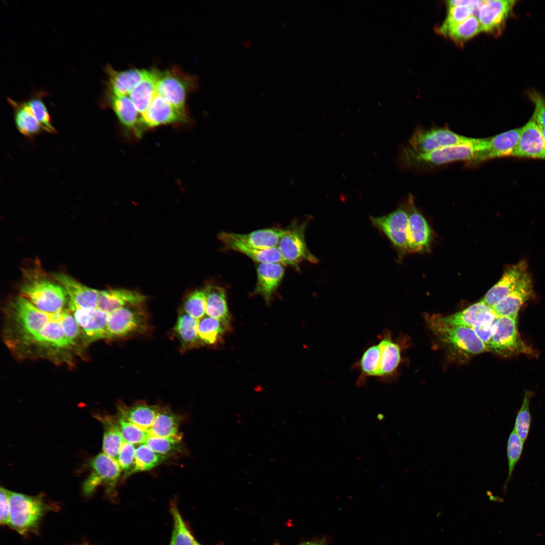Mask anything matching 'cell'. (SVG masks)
Segmentation results:
<instances>
[{"mask_svg":"<svg viewBox=\"0 0 545 545\" xmlns=\"http://www.w3.org/2000/svg\"><path fill=\"white\" fill-rule=\"evenodd\" d=\"M198 320L184 311L179 315L174 331L183 349H190L201 344L198 335Z\"/></svg>","mask_w":545,"mask_h":545,"instance_id":"obj_34","label":"cell"},{"mask_svg":"<svg viewBox=\"0 0 545 545\" xmlns=\"http://www.w3.org/2000/svg\"><path fill=\"white\" fill-rule=\"evenodd\" d=\"M104 97L122 125L140 137L145 128L140 114L129 97L105 92Z\"/></svg>","mask_w":545,"mask_h":545,"instance_id":"obj_21","label":"cell"},{"mask_svg":"<svg viewBox=\"0 0 545 545\" xmlns=\"http://www.w3.org/2000/svg\"><path fill=\"white\" fill-rule=\"evenodd\" d=\"M218 238L228 249L241 252L255 262L259 263L274 262L284 264L278 247L268 249L255 248L243 245L220 236H218Z\"/></svg>","mask_w":545,"mask_h":545,"instance_id":"obj_31","label":"cell"},{"mask_svg":"<svg viewBox=\"0 0 545 545\" xmlns=\"http://www.w3.org/2000/svg\"><path fill=\"white\" fill-rule=\"evenodd\" d=\"M284 229L271 228L258 230L248 234L222 232L218 234L243 245L259 249L277 247Z\"/></svg>","mask_w":545,"mask_h":545,"instance_id":"obj_23","label":"cell"},{"mask_svg":"<svg viewBox=\"0 0 545 545\" xmlns=\"http://www.w3.org/2000/svg\"><path fill=\"white\" fill-rule=\"evenodd\" d=\"M498 318V316L492 309L484 313L472 328L480 340L485 345L487 350Z\"/></svg>","mask_w":545,"mask_h":545,"instance_id":"obj_48","label":"cell"},{"mask_svg":"<svg viewBox=\"0 0 545 545\" xmlns=\"http://www.w3.org/2000/svg\"><path fill=\"white\" fill-rule=\"evenodd\" d=\"M229 327V324L222 320L204 316L198 320V335L202 344L216 343Z\"/></svg>","mask_w":545,"mask_h":545,"instance_id":"obj_37","label":"cell"},{"mask_svg":"<svg viewBox=\"0 0 545 545\" xmlns=\"http://www.w3.org/2000/svg\"><path fill=\"white\" fill-rule=\"evenodd\" d=\"M9 490L2 486L0 488V523L9 525L10 514Z\"/></svg>","mask_w":545,"mask_h":545,"instance_id":"obj_52","label":"cell"},{"mask_svg":"<svg viewBox=\"0 0 545 545\" xmlns=\"http://www.w3.org/2000/svg\"><path fill=\"white\" fill-rule=\"evenodd\" d=\"M299 545H324V544L320 542H306L302 543H301V544H300Z\"/></svg>","mask_w":545,"mask_h":545,"instance_id":"obj_54","label":"cell"},{"mask_svg":"<svg viewBox=\"0 0 545 545\" xmlns=\"http://www.w3.org/2000/svg\"><path fill=\"white\" fill-rule=\"evenodd\" d=\"M182 435L180 434L169 437L151 435L145 443L154 452L167 456L180 448Z\"/></svg>","mask_w":545,"mask_h":545,"instance_id":"obj_45","label":"cell"},{"mask_svg":"<svg viewBox=\"0 0 545 545\" xmlns=\"http://www.w3.org/2000/svg\"><path fill=\"white\" fill-rule=\"evenodd\" d=\"M59 314H53L45 327L12 353L21 359L42 358L58 363L70 362L71 353L78 351L66 338Z\"/></svg>","mask_w":545,"mask_h":545,"instance_id":"obj_2","label":"cell"},{"mask_svg":"<svg viewBox=\"0 0 545 545\" xmlns=\"http://www.w3.org/2000/svg\"><path fill=\"white\" fill-rule=\"evenodd\" d=\"M372 225L382 232L402 254L409 252L407 244L408 215L404 206L382 216H370Z\"/></svg>","mask_w":545,"mask_h":545,"instance_id":"obj_13","label":"cell"},{"mask_svg":"<svg viewBox=\"0 0 545 545\" xmlns=\"http://www.w3.org/2000/svg\"><path fill=\"white\" fill-rule=\"evenodd\" d=\"M9 525L19 534L37 533L44 516L59 507L48 502L42 494L32 496L9 490Z\"/></svg>","mask_w":545,"mask_h":545,"instance_id":"obj_4","label":"cell"},{"mask_svg":"<svg viewBox=\"0 0 545 545\" xmlns=\"http://www.w3.org/2000/svg\"><path fill=\"white\" fill-rule=\"evenodd\" d=\"M20 295L39 310L55 314L67 309L68 296L62 286L35 265L23 270Z\"/></svg>","mask_w":545,"mask_h":545,"instance_id":"obj_3","label":"cell"},{"mask_svg":"<svg viewBox=\"0 0 545 545\" xmlns=\"http://www.w3.org/2000/svg\"><path fill=\"white\" fill-rule=\"evenodd\" d=\"M380 354L378 343L372 345L364 351L360 359L355 364V367L359 371V374L356 382L358 387L363 386L369 377H377Z\"/></svg>","mask_w":545,"mask_h":545,"instance_id":"obj_33","label":"cell"},{"mask_svg":"<svg viewBox=\"0 0 545 545\" xmlns=\"http://www.w3.org/2000/svg\"><path fill=\"white\" fill-rule=\"evenodd\" d=\"M15 107V119L17 129L25 136H31L39 132L42 128L33 116L26 109L23 103L18 104L8 99Z\"/></svg>","mask_w":545,"mask_h":545,"instance_id":"obj_41","label":"cell"},{"mask_svg":"<svg viewBox=\"0 0 545 545\" xmlns=\"http://www.w3.org/2000/svg\"><path fill=\"white\" fill-rule=\"evenodd\" d=\"M141 305L127 306L108 313L107 339L126 338L145 331L148 317Z\"/></svg>","mask_w":545,"mask_h":545,"instance_id":"obj_9","label":"cell"},{"mask_svg":"<svg viewBox=\"0 0 545 545\" xmlns=\"http://www.w3.org/2000/svg\"><path fill=\"white\" fill-rule=\"evenodd\" d=\"M527 263L524 260L508 267L500 280L488 291L481 301L493 308L514 290L527 272Z\"/></svg>","mask_w":545,"mask_h":545,"instance_id":"obj_20","label":"cell"},{"mask_svg":"<svg viewBox=\"0 0 545 545\" xmlns=\"http://www.w3.org/2000/svg\"><path fill=\"white\" fill-rule=\"evenodd\" d=\"M492 309L481 301L471 305L462 311L449 316H441V318L444 321L449 324L472 328L479 318Z\"/></svg>","mask_w":545,"mask_h":545,"instance_id":"obj_36","label":"cell"},{"mask_svg":"<svg viewBox=\"0 0 545 545\" xmlns=\"http://www.w3.org/2000/svg\"><path fill=\"white\" fill-rule=\"evenodd\" d=\"M540 129L543 137V138L545 140V128L540 127Z\"/></svg>","mask_w":545,"mask_h":545,"instance_id":"obj_55","label":"cell"},{"mask_svg":"<svg viewBox=\"0 0 545 545\" xmlns=\"http://www.w3.org/2000/svg\"><path fill=\"white\" fill-rule=\"evenodd\" d=\"M134 445L124 442L119 451L117 461L125 474L133 473L135 462Z\"/></svg>","mask_w":545,"mask_h":545,"instance_id":"obj_50","label":"cell"},{"mask_svg":"<svg viewBox=\"0 0 545 545\" xmlns=\"http://www.w3.org/2000/svg\"><path fill=\"white\" fill-rule=\"evenodd\" d=\"M308 223L307 219L303 222L294 221L286 229H284L278 248L284 264L290 265L299 270V264L307 261L312 263L318 262V258L313 255L307 246L305 231Z\"/></svg>","mask_w":545,"mask_h":545,"instance_id":"obj_7","label":"cell"},{"mask_svg":"<svg viewBox=\"0 0 545 545\" xmlns=\"http://www.w3.org/2000/svg\"><path fill=\"white\" fill-rule=\"evenodd\" d=\"M528 94L535 107L533 115L539 126L545 128V95L535 90L529 91Z\"/></svg>","mask_w":545,"mask_h":545,"instance_id":"obj_51","label":"cell"},{"mask_svg":"<svg viewBox=\"0 0 545 545\" xmlns=\"http://www.w3.org/2000/svg\"><path fill=\"white\" fill-rule=\"evenodd\" d=\"M197 87V81L194 77L177 69L160 71L157 83L158 92L172 105L184 113H186L188 93Z\"/></svg>","mask_w":545,"mask_h":545,"instance_id":"obj_11","label":"cell"},{"mask_svg":"<svg viewBox=\"0 0 545 545\" xmlns=\"http://www.w3.org/2000/svg\"><path fill=\"white\" fill-rule=\"evenodd\" d=\"M23 104L37 120L42 130L51 133L56 132L55 129L51 124L47 109L39 98L33 97Z\"/></svg>","mask_w":545,"mask_h":545,"instance_id":"obj_47","label":"cell"},{"mask_svg":"<svg viewBox=\"0 0 545 545\" xmlns=\"http://www.w3.org/2000/svg\"><path fill=\"white\" fill-rule=\"evenodd\" d=\"M117 419L125 442L133 445L144 444L151 435L149 430L143 429L120 416Z\"/></svg>","mask_w":545,"mask_h":545,"instance_id":"obj_46","label":"cell"},{"mask_svg":"<svg viewBox=\"0 0 545 545\" xmlns=\"http://www.w3.org/2000/svg\"><path fill=\"white\" fill-rule=\"evenodd\" d=\"M482 2L483 1L478 0H452L448 1L447 5L448 6H467L471 7L474 9L477 16L479 8Z\"/></svg>","mask_w":545,"mask_h":545,"instance_id":"obj_53","label":"cell"},{"mask_svg":"<svg viewBox=\"0 0 545 545\" xmlns=\"http://www.w3.org/2000/svg\"><path fill=\"white\" fill-rule=\"evenodd\" d=\"M428 323L441 341L459 352L475 355L488 351L472 328L447 323L436 315L428 318Z\"/></svg>","mask_w":545,"mask_h":545,"instance_id":"obj_6","label":"cell"},{"mask_svg":"<svg viewBox=\"0 0 545 545\" xmlns=\"http://www.w3.org/2000/svg\"><path fill=\"white\" fill-rule=\"evenodd\" d=\"M171 512L174 521L172 538L175 545H194L196 540L187 528L176 505L171 504Z\"/></svg>","mask_w":545,"mask_h":545,"instance_id":"obj_43","label":"cell"},{"mask_svg":"<svg viewBox=\"0 0 545 545\" xmlns=\"http://www.w3.org/2000/svg\"><path fill=\"white\" fill-rule=\"evenodd\" d=\"M87 342L107 339L108 313L96 308H81L71 311Z\"/></svg>","mask_w":545,"mask_h":545,"instance_id":"obj_19","label":"cell"},{"mask_svg":"<svg viewBox=\"0 0 545 545\" xmlns=\"http://www.w3.org/2000/svg\"><path fill=\"white\" fill-rule=\"evenodd\" d=\"M521 128L512 129L486 138V149L481 161L490 159L511 156L518 143Z\"/></svg>","mask_w":545,"mask_h":545,"instance_id":"obj_28","label":"cell"},{"mask_svg":"<svg viewBox=\"0 0 545 545\" xmlns=\"http://www.w3.org/2000/svg\"><path fill=\"white\" fill-rule=\"evenodd\" d=\"M145 299L144 295L136 291L124 289H108L100 291L97 308L110 313L124 307L142 304Z\"/></svg>","mask_w":545,"mask_h":545,"instance_id":"obj_25","label":"cell"},{"mask_svg":"<svg viewBox=\"0 0 545 545\" xmlns=\"http://www.w3.org/2000/svg\"><path fill=\"white\" fill-rule=\"evenodd\" d=\"M511 156L545 159V140L532 115L523 127Z\"/></svg>","mask_w":545,"mask_h":545,"instance_id":"obj_18","label":"cell"},{"mask_svg":"<svg viewBox=\"0 0 545 545\" xmlns=\"http://www.w3.org/2000/svg\"><path fill=\"white\" fill-rule=\"evenodd\" d=\"M96 417L103 425V452L117 460L119 451L124 442L117 419L107 415H96Z\"/></svg>","mask_w":545,"mask_h":545,"instance_id":"obj_30","label":"cell"},{"mask_svg":"<svg viewBox=\"0 0 545 545\" xmlns=\"http://www.w3.org/2000/svg\"><path fill=\"white\" fill-rule=\"evenodd\" d=\"M206 291L205 288L190 292L186 297L183 304L184 311L199 320L205 313Z\"/></svg>","mask_w":545,"mask_h":545,"instance_id":"obj_44","label":"cell"},{"mask_svg":"<svg viewBox=\"0 0 545 545\" xmlns=\"http://www.w3.org/2000/svg\"><path fill=\"white\" fill-rule=\"evenodd\" d=\"M524 444L513 429L508 437L507 443L508 470L505 486L507 485L512 478L515 467L521 457Z\"/></svg>","mask_w":545,"mask_h":545,"instance_id":"obj_42","label":"cell"},{"mask_svg":"<svg viewBox=\"0 0 545 545\" xmlns=\"http://www.w3.org/2000/svg\"><path fill=\"white\" fill-rule=\"evenodd\" d=\"M73 545H89V544L84 543L80 544H73Z\"/></svg>","mask_w":545,"mask_h":545,"instance_id":"obj_58","label":"cell"},{"mask_svg":"<svg viewBox=\"0 0 545 545\" xmlns=\"http://www.w3.org/2000/svg\"><path fill=\"white\" fill-rule=\"evenodd\" d=\"M53 315L39 310L21 295L13 298L5 309V344L11 351L17 348L38 334Z\"/></svg>","mask_w":545,"mask_h":545,"instance_id":"obj_1","label":"cell"},{"mask_svg":"<svg viewBox=\"0 0 545 545\" xmlns=\"http://www.w3.org/2000/svg\"><path fill=\"white\" fill-rule=\"evenodd\" d=\"M516 3L514 0L483 1L477 15L482 31L500 34Z\"/></svg>","mask_w":545,"mask_h":545,"instance_id":"obj_15","label":"cell"},{"mask_svg":"<svg viewBox=\"0 0 545 545\" xmlns=\"http://www.w3.org/2000/svg\"><path fill=\"white\" fill-rule=\"evenodd\" d=\"M480 32L482 30L478 18L471 15L465 20L449 27L441 34L448 36L455 43L461 45Z\"/></svg>","mask_w":545,"mask_h":545,"instance_id":"obj_35","label":"cell"},{"mask_svg":"<svg viewBox=\"0 0 545 545\" xmlns=\"http://www.w3.org/2000/svg\"><path fill=\"white\" fill-rule=\"evenodd\" d=\"M405 206L408 215L407 234L408 251H427L431 242V231L426 220L417 208L412 195H409Z\"/></svg>","mask_w":545,"mask_h":545,"instance_id":"obj_14","label":"cell"},{"mask_svg":"<svg viewBox=\"0 0 545 545\" xmlns=\"http://www.w3.org/2000/svg\"><path fill=\"white\" fill-rule=\"evenodd\" d=\"M194 545H201V544L196 540Z\"/></svg>","mask_w":545,"mask_h":545,"instance_id":"obj_57","label":"cell"},{"mask_svg":"<svg viewBox=\"0 0 545 545\" xmlns=\"http://www.w3.org/2000/svg\"><path fill=\"white\" fill-rule=\"evenodd\" d=\"M205 289L206 315L229 324L230 315L225 289L223 287L210 284L207 285Z\"/></svg>","mask_w":545,"mask_h":545,"instance_id":"obj_29","label":"cell"},{"mask_svg":"<svg viewBox=\"0 0 545 545\" xmlns=\"http://www.w3.org/2000/svg\"><path fill=\"white\" fill-rule=\"evenodd\" d=\"M160 70L146 69L143 78L125 95L133 102L140 116L149 106L156 92Z\"/></svg>","mask_w":545,"mask_h":545,"instance_id":"obj_26","label":"cell"},{"mask_svg":"<svg viewBox=\"0 0 545 545\" xmlns=\"http://www.w3.org/2000/svg\"><path fill=\"white\" fill-rule=\"evenodd\" d=\"M66 291L69 299L68 309L73 311L81 308L97 307L100 291L89 287L65 273L51 275Z\"/></svg>","mask_w":545,"mask_h":545,"instance_id":"obj_16","label":"cell"},{"mask_svg":"<svg viewBox=\"0 0 545 545\" xmlns=\"http://www.w3.org/2000/svg\"><path fill=\"white\" fill-rule=\"evenodd\" d=\"M159 411L157 407L153 405L137 404L130 407H119V416L149 430Z\"/></svg>","mask_w":545,"mask_h":545,"instance_id":"obj_32","label":"cell"},{"mask_svg":"<svg viewBox=\"0 0 545 545\" xmlns=\"http://www.w3.org/2000/svg\"><path fill=\"white\" fill-rule=\"evenodd\" d=\"M533 295L532 280L527 272L514 290L492 309L498 317L516 318L521 307Z\"/></svg>","mask_w":545,"mask_h":545,"instance_id":"obj_22","label":"cell"},{"mask_svg":"<svg viewBox=\"0 0 545 545\" xmlns=\"http://www.w3.org/2000/svg\"><path fill=\"white\" fill-rule=\"evenodd\" d=\"M533 392L525 390L522 405L517 411L513 429L525 443L527 440L532 422L530 410V402Z\"/></svg>","mask_w":545,"mask_h":545,"instance_id":"obj_39","label":"cell"},{"mask_svg":"<svg viewBox=\"0 0 545 545\" xmlns=\"http://www.w3.org/2000/svg\"><path fill=\"white\" fill-rule=\"evenodd\" d=\"M504 356L519 353L532 355V350L521 340L517 330L516 318L498 317L488 347Z\"/></svg>","mask_w":545,"mask_h":545,"instance_id":"obj_10","label":"cell"},{"mask_svg":"<svg viewBox=\"0 0 545 545\" xmlns=\"http://www.w3.org/2000/svg\"><path fill=\"white\" fill-rule=\"evenodd\" d=\"M379 339L381 354L377 378L384 381L391 376L398 367L401 360V348L393 341L388 330L383 332Z\"/></svg>","mask_w":545,"mask_h":545,"instance_id":"obj_27","label":"cell"},{"mask_svg":"<svg viewBox=\"0 0 545 545\" xmlns=\"http://www.w3.org/2000/svg\"><path fill=\"white\" fill-rule=\"evenodd\" d=\"M478 138L458 134L446 128L416 129L409 139V148L417 152H428L439 149L475 144Z\"/></svg>","mask_w":545,"mask_h":545,"instance_id":"obj_8","label":"cell"},{"mask_svg":"<svg viewBox=\"0 0 545 545\" xmlns=\"http://www.w3.org/2000/svg\"><path fill=\"white\" fill-rule=\"evenodd\" d=\"M471 15L476 16L473 8L467 6H448V11L446 18L443 23L438 28V32L441 34L443 31L458 24Z\"/></svg>","mask_w":545,"mask_h":545,"instance_id":"obj_49","label":"cell"},{"mask_svg":"<svg viewBox=\"0 0 545 545\" xmlns=\"http://www.w3.org/2000/svg\"><path fill=\"white\" fill-rule=\"evenodd\" d=\"M188 117L184 113L172 105L157 91L149 106L140 116L145 128H153L160 125L187 121Z\"/></svg>","mask_w":545,"mask_h":545,"instance_id":"obj_17","label":"cell"},{"mask_svg":"<svg viewBox=\"0 0 545 545\" xmlns=\"http://www.w3.org/2000/svg\"><path fill=\"white\" fill-rule=\"evenodd\" d=\"M180 417L168 411H159L149 431L151 435L169 437L179 434Z\"/></svg>","mask_w":545,"mask_h":545,"instance_id":"obj_38","label":"cell"},{"mask_svg":"<svg viewBox=\"0 0 545 545\" xmlns=\"http://www.w3.org/2000/svg\"><path fill=\"white\" fill-rule=\"evenodd\" d=\"M483 151V138L472 145L443 148L428 152H417L409 147L403 149L402 158L411 166H441L456 161L478 162Z\"/></svg>","mask_w":545,"mask_h":545,"instance_id":"obj_5","label":"cell"},{"mask_svg":"<svg viewBox=\"0 0 545 545\" xmlns=\"http://www.w3.org/2000/svg\"><path fill=\"white\" fill-rule=\"evenodd\" d=\"M283 264L264 262L257 267V282L254 294L261 295L268 303L284 275Z\"/></svg>","mask_w":545,"mask_h":545,"instance_id":"obj_24","label":"cell"},{"mask_svg":"<svg viewBox=\"0 0 545 545\" xmlns=\"http://www.w3.org/2000/svg\"><path fill=\"white\" fill-rule=\"evenodd\" d=\"M89 466L91 471L83 484L84 493L90 495L99 485L104 484L106 493L114 495L122 471L118 461L102 452L93 457Z\"/></svg>","mask_w":545,"mask_h":545,"instance_id":"obj_12","label":"cell"},{"mask_svg":"<svg viewBox=\"0 0 545 545\" xmlns=\"http://www.w3.org/2000/svg\"><path fill=\"white\" fill-rule=\"evenodd\" d=\"M170 545H175L173 539L172 538H171Z\"/></svg>","mask_w":545,"mask_h":545,"instance_id":"obj_56","label":"cell"},{"mask_svg":"<svg viewBox=\"0 0 545 545\" xmlns=\"http://www.w3.org/2000/svg\"><path fill=\"white\" fill-rule=\"evenodd\" d=\"M166 457L153 451L146 444H140L135 449L133 473L149 470L160 464Z\"/></svg>","mask_w":545,"mask_h":545,"instance_id":"obj_40","label":"cell"}]
</instances>
